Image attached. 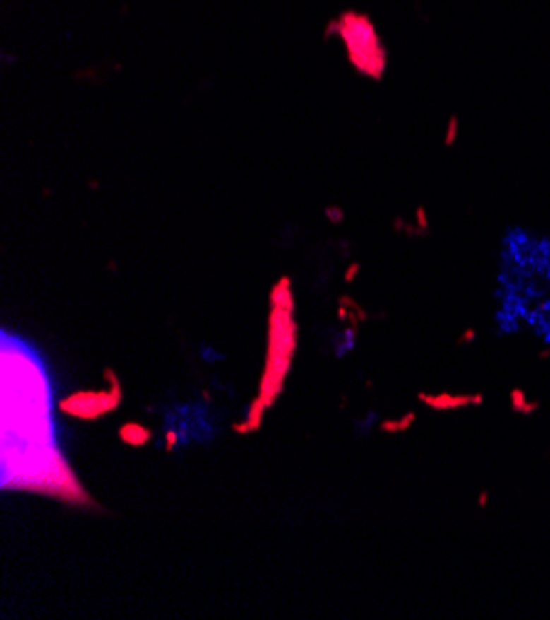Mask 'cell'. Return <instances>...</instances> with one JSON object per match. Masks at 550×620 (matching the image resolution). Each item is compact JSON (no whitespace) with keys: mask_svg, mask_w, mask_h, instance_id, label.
<instances>
[{"mask_svg":"<svg viewBox=\"0 0 550 620\" xmlns=\"http://www.w3.org/2000/svg\"><path fill=\"white\" fill-rule=\"evenodd\" d=\"M503 307L508 317H526L550 334V238L521 235L506 242L503 255Z\"/></svg>","mask_w":550,"mask_h":620,"instance_id":"cell-1","label":"cell"},{"mask_svg":"<svg viewBox=\"0 0 550 620\" xmlns=\"http://www.w3.org/2000/svg\"><path fill=\"white\" fill-rule=\"evenodd\" d=\"M333 28H336V33L346 42L351 62L368 74H380V69H383V49H380V40L375 35L373 25L366 18H361V15L346 13L343 18L336 20Z\"/></svg>","mask_w":550,"mask_h":620,"instance_id":"cell-2","label":"cell"}]
</instances>
